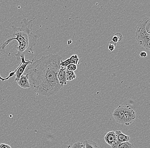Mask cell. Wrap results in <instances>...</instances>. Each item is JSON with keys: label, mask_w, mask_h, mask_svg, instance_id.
<instances>
[{"label": "cell", "mask_w": 150, "mask_h": 148, "mask_svg": "<svg viewBox=\"0 0 150 148\" xmlns=\"http://www.w3.org/2000/svg\"><path fill=\"white\" fill-rule=\"evenodd\" d=\"M62 57L57 54L42 56L40 59L29 64L25 74L28 75L31 89L35 93L50 97L55 95L62 86L57 75Z\"/></svg>", "instance_id": "1"}, {"label": "cell", "mask_w": 150, "mask_h": 148, "mask_svg": "<svg viewBox=\"0 0 150 148\" xmlns=\"http://www.w3.org/2000/svg\"><path fill=\"white\" fill-rule=\"evenodd\" d=\"M33 19L28 20L23 18L21 22V27L17 28L13 25L12 28L13 30L15 37L9 38L0 45V51L4 52L6 47L13 40H16L18 43V46H15L14 49L17 51L15 56L17 60L21 57H25V54L28 52L33 54V48L36 45L38 36L32 32Z\"/></svg>", "instance_id": "2"}, {"label": "cell", "mask_w": 150, "mask_h": 148, "mask_svg": "<svg viewBox=\"0 0 150 148\" xmlns=\"http://www.w3.org/2000/svg\"><path fill=\"white\" fill-rule=\"evenodd\" d=\"M149 18H145L138 23L135 35L136 39L138 44L148 50H150V34L146 31L145 24Z\"/></svg>", "instance_id": "3"}, {"label": "cell", "mask_w": 150, "mask_h": 148, "mask_svg": "<svg viewBox=\"0 0 150 148\" xmlns=\"http://www.w3.org/2000/svg\"><path fill=\"white\" fill-rule=\"evenodd\" d=\"M20 59H21V62L18 67L14 72H10L9 76L6 78V80H8L10 77L15 75L16 76L15 81L17 82L21 76L23 75V73L25 72L28 65L32 63L34 60L33 58L32 61L26 60L25 57H21Z\"/></svg>", "instance_id": "4"}, {"label": "cell", "mask_w": 150, "mask_h": 148, "mask_svg": "<svg viewBox=\"0 0 150 148\" xmlns=\"http://www.w3.org/2000/svg\"><path fill=\"white\" fill-rule=\"evenodd\" d=\"M136 118V113L134 110L129 106L125 105L121 124L129 125L134 121Z\"/></svg>", "instance_id": "5"}, {"label": "cell", "mask_w": 150, "mask_h": 148, "mask_svg": "<svg viewBox=\"0 0 150 148\" xmlns=\"http://www.w3.org/2000/svg\"><path fill=\"white\" fill-rule=\"evenodd\" d=\"M115 132L116 134V142L115 144L111 147V148H116L120 143L128 142L130 140V137L127 135H125L120 130H117Z\"/></svg>", "instance_id": "6"}, {"label": "cell", "mask_w": 150, "mask_h": 148, "mask_svg": "<svg viewBox=\"0 0 150 148\" xmlns=\"http://www.w3.org/2000/svg\"><path fill=\"white\" fill-rule=\"evenodd\" d=\"M125 105H120L115 109L112 113V116L118 123L122 124V120L124 114Z\"/></svg>", "instance_id": "7"}, {"label": "cell", "mask_w": 150, "mask_h": 148, "mask_svg": "<svg viewBox=\"0 0 150 148\" xmlns=\"http://www.w3.org/2000/svg\"><path fill=\"white\" fill-rule=\"evenodd\" d=\"M66 68L60 66L59 71L57 75L58 81L62 87L67 84V81L66 76Z\"/></svg>", "instance_id": "8"}, {"label": "cell", "mask_w": 150, "mask_h": 148, "mask_svg": "<svg viewBox=\"0 0 150 148\" xmlns=\"http://www.w3.org/2000/svg\"><path fill=\"white\" fill-rule=\"evenodd\" d=\"M17 83L22 89H28L30 88L29 81V78H28V75L27 74L25 75H22L18 81L17 82Z\"/></svg>", "instance_id": "9"}, {"label": "cell", "mask_w": 150, "mask_h": 148, "mask_svg": "<svg viewBox=\"0 0 150 148\" xmlns=\"http://www.w3.org/2000/svg\"><path fill=\"white\" fill-rule=\"evenodd\" d=\"M105 141L108 145L112 147L115 144L116 142V134L114 131H110L108 132L104 137Z\"/></svg>", "instance_id": "10"}, {"label": "cell", "mask_w": 150, "mask_h": 148, "mask_svg": "<svg viewBox=\"0 0 150 148\" xmlns=\"http://www.w3.org/2000/svg\"><path fill=\"white\" fill-rule=\"evenodd\" d=\"M83 143L85 148H99L98 144L92 139L86 140Z\"/></svg>", "instance_id": "11"}, {"label": "cell", "mask_w": 150, "mask_h": 148, "mask_svg": "<svg viewBox=\"0 0 150 148\" xmlns=\"http://www.w3.org/2000/svg\"><path fill=\"white\" fill-rule=\"evenodd\" d=\"M66 76L67 81H71L76 78V74L74 72L72 71H68L66 70Z\"/></svg>", "instance_id": "12"}, {"label": "cell", "mask_w": 150, "mask_h": 148, "mask_svg": "<svg viewBox=\"0 0 150 148\" xmlns=\"http://www.w3.org/2000/svg\"><path fill=\"white\" fill-rule=\"evenodd\" d=\"M123 39V36L121 34L116 33L113 35L112 39V42L117 43L120 42Z\"/></svg>", "instance_id": "13"}, {"label": "cell", "mask_w": 150, "mask_h": 148, "mask_svg": "<svg viewBox=\"0 0 150 148\" xmlns=\"http://www.w3.org/2000/svg\"><path fill=\"white\" fill-rule=\"evenodd\" d=\"M134 145L128 142H125L119 144L116 148H134Z\"/></svg>", "instance_id": "14"}, {"label": "cell", "mask_w": 150, "mask_h": 148, "mask_svg": "<svg viewBox=\"0 0 150 148\" xmlns=\"http://www.w3.org/2000/svg\"><path fill=\"white\" fill-rule=\"evenodd\" d=\"M69 59H70V64H76L77 65L78 64L79 59L77 55H73L69 58Z\"/></svg>", "instance_id": "15"}, {"label": "cell", "mask_w": 150, "mask_h": 148, "mask_svg": "<svg viewBox=\"0 0 150 148\" xmlns=\"http://www.w3.org/2000/svg\"><path fill=\"white\" fill-rule=\"evenodd\" d=\"M117 46V43L111 41L109 43L108 50L110 52H112L115 50V48Z\"/></svg>", "instance_id": "16"}, {"label": "cell", "mask_w": 150, "mask_h": 148, "mask_svg": "<svg viewBox=\"0 0 150 148\" xmlns=\"http://www.w3.org/2000/svg\"><path fill=\"white\" fill-rule=\"evenodd\" d=\"M77 68V67L76 65L74 64H69L66 67V70L74 72L76 70Z\"/></svg>", "instance_id": "17"}, {"label": "cell", "mask_w": 150, "mask_h": 148, "mask_svg": "<svg viewBox=\"0 0 150 148\" xmlns=\"http://www.w3.org/2000/svg\"><path fill=\"white\" fill-rule=\"evenodd\" d=\"M71 148H85L84 143L81 142H76L74 143Z\"/></svg>", "instance_id": "18"}, {"label": "cell", "mask_w": 150, "mask_h": 148, "mask_svg": "<svg viewBox=\"0 0 150 148\" xmlns=\"http://www.w3.org/2000/svg\"><path fill=\"white\" fill-rule=\"evenodd\" d=\"M70 64V59H67L64 61H63L62 60L61 61L60 66L66 68V67Z\"/></svg>", "instance_id": "19"}, {"label": "cell", "mask_w": 150, "mask_h": 148, "mask_svg": "<svg viewBox=\"0 0 150 148\" xmlns=\"http://www.w3.org/2000/svg\"><path fill=\"white\" fill-rule=\"evenodd\" d=\"M145 29L146 31L148 33L150 34V19L149 18L147 21V22L145 24Z\"/></svg>", "instance_id": "20"}, {"label": "cell", "mask_w": 150, "mask_h": 148, "mask_svg": "<svg viewBox=\"0 0 150 148\" xmlns=\"http://www.w3.org/2000/svg\"><path fill=\"white\" fill-rule=\"evenodd\" d=\"M0 148H12V147L8 144L2 143L0 144Z\"/></svg>", "instance_id": "21"}, {"label": "cell", "mask_w": 150, "mask_h": 148, "mask_svg": "<svg viewBox=\"0 0 150 148\" xmlns=\"http://www.w3.org/2000/svg\"><path fill=\"white\" fill-rule=\"evenodd\" d=\"M140 56L141 57H147V53L145 52H142L140 53Z\"/></svg>", "instance_id": "22"}, {"label": "cell", "mask_w": 150, "mask_h": 148, "mask_svg": "<svg viewBox=\"0 0 150 148\" xmlns=\"http://www.w3.org/2000/svg\"><path fill=\"white\" fill-rule=\"evenodd\" d=\"M72 42V40H69V41H68V44L69 45H70V44H71V43Z\"/></svg>", "instance_id": "23"}]
</instances>
